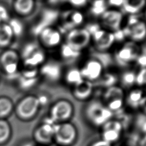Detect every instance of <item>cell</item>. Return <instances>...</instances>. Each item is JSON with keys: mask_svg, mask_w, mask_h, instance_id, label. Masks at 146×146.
Instances as JSON below:
<instances>
[{"mask_svg": "<svg viewBox=\"0 0 146 146\" xmlns=\"http://www.w3.org/2000/svg\"><path fill=\"white\" fill-rule=\"evenodd\" d=\"M21 63L19 51L8 48L0 53V70L7 78L17 79Z\"/></svg>", "mask_w": 146, "mask_h": 146, "instance_id": "277c9868", "label": "cell"}, {"mask_svg": "<svg viewBox=\"0 0 146 146\" xmlns=\"http://www.w3.org/2000/svg\"><path fill=\"white\" fill-rule=\"evenodd\" d=\"M91 41L97 50L105 51L112 46L115 39L113 32L100 27L91 34Z\"/></svg>", "mask_w": 146, "mask_h": 146, "instance_id": "5bb4252c", "label": "cell"}, {"mask_svg": "<svg viewBox=\"0 0 146 146\" xmlns=\"http://www.w3.org/2000/svg\"><path fill=\"white\" fill-rule=\"evenodd\" d=\"M84 111L87 121L95 127H102L113 116V113L102 102L97 100L88 103Z\"/></svg>", "mask_w": 146, "mask_h": 146, "instance_id": "7a4b0ae2", "label": "cell"}, {"mask_svg": "<svg viewBox=\"0 0 146 146\" xmlns=\"http://www.w3.org/2000/svg\"><path fill=\"white\" fill-rule=\"evenodd\" d=\"M21 146H35V145L33 143L29 141V142H26L23 143V144H22Z\"/></svg>", "mask_w": 146, "mask_h": 146, "instance_id": "7bdbcfd3", "label": "cell"}, {"mask_svg": "<svg viewBox=\"0 0 146 146\" xmlns=\"http://www.w3.org/2000/svg\"><path fill=\"white\" fill-rule=\"evenodd\" d=\"M7 23L11 27L15 38L22 35L25 27L23 23L19 19L11 18Z\"/></svg>", "mask_w": 146, "mask_h": 146, "instance_id": "4dcf8cb0", "label": "cell"}, {"mask_svg": "<svg viewBox=\"0 0 146 146\" xmlns=\"http://www.w3.org/2000/svg\"><path fill=\"white\" fill-rule=\"evenodd\" d=\"M11 127L6 119H0V145L3 144L10 138Z\"/></svg>", "mask_w": 146, "mask_h": 146, "instance_id": "f1b7e54d", "label": "cell"}, {"mask_svg": "<svg viewBox=\"0 0 146 146\" xmlns=\"http://www.w3.org/2000/svg\"><path fill=\"white\" fill-rule=\"evenodd\" d=\"M136 72L133 70L125 71L122 73L120 78L121 87L131 88L136 84Z\"/></svg>", "mask_w": 146, "mask_h": 146, "instance_id": "83f0119b", "label": "cell"}, {"mask_svg": "<svg viewBox=\"0 0 146 146\" xmlns=\"http://www.w3.org/2000/svg\"><path fill=\"white\" fill-rule=\"evenodd\" d=\"M84 21V15L82 12L77 9L71 10L65 12L61 22V27L67 32L79 27Z\"/></svg>", "mask_w": 146, "mask_h": 146, "instance_id": "e0dca14e", "label": "cell"}, {"mask_svg": "<svg viewBox=\"0 0 146 146\" xmlns=\"http://www.w3.org/2000/svg\"><path fill=\"white\" fill-rule=\"evenodd\" d=\"M99 18L103 29L113 33L121 29L123 14L117 9H107Z\"/></svg>", "mask_w": 146, "mask_h": 146, "instance_id": "8fae6325", "label": "cell"}, {"mask_svg": "<svg viewBox=\"0 0 146 146\" xmlns=\"http://www.w3.org/2000/svg\"><path fill=\"white\" fill-rule=\"evenodd\" d=\"M136 62L141 68L146 67V54H140L136 59Z\"/></svg>", "mask_w": 146, "mask_h": 146, "instance_id": "8d00e7d4", "label": "cell"}, {"mask_svg": "<svg viewBox=\"0 0 146 146\" xmlns=\"http://www.w3.org/2000/svg\"><path fill=\"white\" fill-rule=\"evenodd\" d=\"M118 80L119 79L115 74L111 72H103L95 83L98 86L106 89L117 85L116 83Z\"/></svg>", "mask_w": 146, "mask_h": 146, "instance_id": "d4e9b609", "label": "cell"}, {"mask_svg": "<svg viewBox=\"0 0 146 146\" xmlns=\"http://www.w3.org/2000/svg\"><path fill=\"white\" fill-rule=\"evenodd\" d=\"M14 39L15 36L10 25L7 23L0 24V49L3 50L10 48Z\"/></svg>", "mask_w": 146, "mask_h": 146, "instance_id": "ffe728a7", "label": "cell"}, {"mask_svg": "<svg viewBox=\"0 0 146 146\" xmlns=\"http://www.w3.org/2000/svg\"><path fill=\"white\" fill-rule=\"evenodd\" d=\"M67 3L75 9H80L86 6L88 3V1L85 0H71L67 1Z\"/></svg>", "mask_w": 146, "mask_h": 146, "instance_id": "e575fe53", "label": "cell"}, {"mask_svg": "<svg viewBox=\"0 0 146 146\" xmlns=\"http://www.w3.org/2000/svg\"><path fill=\"white\" fill-rule=\"evenodd\" d=\"M83 79L95 82L103 74L102 63L96 59H89L80 68Z\"/></svg>", "mask_w": 146, "mask_h": 146, "instance_id": "9a60e30c", "label": "cell"}, {"mask_svg": "<svg viewBox=\"0 0 146 146\" xmlns=\"http://www.w3.org/2000/svg\"><path fill=\"white\" fill-rule=\"evenodd\" d=\"M139 108L145 114H146V95H144L142 98L139 104Z\"/></svg>", "mask_w": 146, "mask_h": 146, "instance_id": "ab89813d", "label": "cell"}, {"mask_svg": "<svg viewBox=\"0 0 146 146\" xmlns=\"http://www.w3.org/2000/svg\"><path fill=\"white\" fill-rule=\"evenodd\" d=\"M74 108L68 100L61 99L55 101L50 107L48 117L54 123L69 121L74 115Z\"/></svg>", "mask_w": 146, "mask_h": 146, "instance_id": "52a82bcc", "label": "cell"}, {"mask_svg": "<svg viewBox=\"0 0 146 146\" xmlns=\"http://www.w3.org/2000/svg\"><path fill=\"white\" fill-rule=\"evenodd\" d=\"M121 29L129 41L138 44L146 38V22L135 16L130 15Z\"/></svg>", "mask_w": 146, "mask_h": 146, "instance_id": "8992f818", "label": "cell"}, {"mask_svg": "<svg viewBox=\"0 0 146 146\" xmlns=\"http://www.w3.org/2000/svg\"><path fill=\"white\" fill-rule=\"evenodd\" d=\"M38 38L40 46L49 49L60 46L63 40L61 31L52 26L43 29L38 33Z\"/></svg>", "mask_w": 146, "mask_h": 146, "instance_id": "30bf717a", "label": "cell"}, {"mask_svg": "<svg viewBox=\"0 0 146 146\" xmlns=\"http://www.w3.org/2000/svg\"><path fill=\"white\" fill-rule=\"evenodd\" d=\"M121 146H128V145H121Z\"/></svg>", "mask_w": 146, "mask_h": 146, "instance_id": "f6af8a7d", "label": "cell"}, {"mask_svg": "<svg viewBox=\"0 0 146 146\" xmlns=\"http://www.w3.org/2000/svg\"><path fill=\"white\" fill-rule=\"evenodd\" d=\"M40 108L37 95L28 94L21 98L14 105V113L19 120L27 121L36 116Z\"/></svg>", "mask_w": 146, "mask_h": 146, "instance_id": "3957f363", "label": "cell"}, {"mask_svg": "<svg viewBox=\"0 0 146 146\" xmlns=\"http://www.w3.org/2000/svg\"><path fill=\"white\" fill-rule=\"evenodd\" d=\"M64 79L68 84L72 85V86H75L83 79L80 68L78 67L69 68L64 73Z\"/></svg>", "mask_w": 146, "mask_h": 146, "instance_id": "484cf974", "label": "cell"}, {"mask_svg": "<svg viewBox=\"0 0 146 146\" xmlns=\"http://www.w3.org/2000/svg\"><path fill=\"white\" fill-rule=\"evenodd\" d=\"M76 126L70 121L54 124V141L59 146H72L78 139Z\"/></svg>", "mask_w": 146, "mask_h": 146, "instance_id": "5b68a950", "label": "cell"}, {"mask_svg": "<svg viewBox=\"0 0 146 146\" xmlns=\"http://www.w3.org/2000/svg\"><path fill=\"white\" fill-rule=\"evenodd\" d=\"M91 42V35L86 28L79 27L67 32L65 42L75 51L81 52Z\"/></svg>", "mask_w": 146, "mask_h": 146, "instance_id": "ba28073f", "label": "cell"}, {"mask_svg": "<svg viewBox=\"0 0 146 146\" xmlns=\"http://www.w3.org/2000/svg\"><path fill=\"white\" fill-rule=\"evenodd\" d=\"M124 99H118L107 102L106 103V106L113 113L114 112H117L121 111L124 106Z\"/></svg>", "mask_w": 146, "mask_h": 146, "instance_id": "1f68e13d", "label": "cell"}, {"mask_svg": "<svg viewBox=\"0 0 146 146\" xmlns=\"http://www.w3.org/2000/svg\"><path fill=\"white\" fill-rule=\"evenodd\" d=\"M139 125L140 127L141 131L143 132L144 135L146 134V119L141 121Z\"/></svg>", "mask_w": 146, "mask_h": 146, "instance_id": "60d3db41", "label": "cell"}, {"mask_svg": "<svg viewBox=\"0 0 146 146\" xmlns=\"http://www.w3.org/2000/svg\"><path fill=\"white\" fill-rule=\"evenodd\" d=\"M136 84L140 87L146 86V67L141 68V69L136 72Z\"/></svg>", "mask_w": 146, "mask_h": 146, "instance_id": "836d02e7", "label": "cell"}, {"mask_svg": "<svg viewBox=\"0 0 146 146\" xmlns=\"http://www.w3.org/2000/svg\"><path fill=\"white\" fill-rule=\"evenodd\" d=\"M14 105L13 100L6 96H0V119H6L14 113Z\"/></svg>", "mask_w": 146, "mask_h": 146, "instance_id": "cb8c5ba5", "label": "cell"}, {"mask_svg": "<svg viewBox=\"0 0 146 146\" xmlns=\"http://www.w3.org/2000/svg\"><path fill=\"white\" fill-rule=\"evenodd\" d=\"M144 96V92L141 89L139 88H132L125 96V102L131 108H139L140 103Z\"/></svg>", "mask_w": 146, "mask_h": 146, "instance_id": "44dd1931", "label": "cell"}, {"mask_svg": "<svg viewBox=\"0 0 146 146\" xmlns=\"http://www.w3.org/2000/svg\"><path fill=\"white\" fill-rule=\"evenodd\" d=\"M138 146H146V134L141 137L138 142Z\"/></svg>", "mask_w": 146, "mask_h": 146, "instance_id": "b9f144b4", "label": "cell"}, {"mask_svg": "<svg viewBox=\"0 0 146 146\" xmlns=\"http://www.w3.org/2000/svg\"><path fill=\"white\" fill-rule=\"evenodd\" d=\"M107 9V2L103 0L92 1L90 5V12L95 17H100Z\"/></svg>", "mask_w": 146, "mask_h": 146, "instance_id": "f546056e", "label": "cell"}, {"mask_svg": "<svg viewBox=\"0 0 146 146\" xmlns=\"http://www.w3.org/2000/svg\"><path fill=\"white\" fill-rule=\"evenodd\" d=\"M72 87V94L75 99L79 101H84L90 99L94 88V83L84 79Z\"/></svg>", "mask_w": 146, "mask_h": 146, "instance_id": "ac0fdd59", "label": "cell"}, {"mask_svg": "<svg viewBox=\"0 0 146 146\" xmlns=\"http://www.w3.org/2000/svg\"><path fill=\"white\" fill-rule=\"evenodd\" d=\"M59 52L62 58L66 60H75L81 54V52L75 51L66 43L61 44Z\"/></svg>", "mask_w": 146, "mask_h": 146, "instance_id": "4316f807", "label": "cell"}, {"mask_svg": "<svg viewBox=\"0 0 146 146\" xmlns=\"http://www.w3.org/2000/svg\"><path fill=\"white\" fill-rule=\"evenodd\" d=\"M102 139L112 145L121 137L123 125L119 120L112 118L102 127Z\"/></svg>", "mask_w": 146, "mask_h": 146, "instance_id": "4fadbf2b", "label": "cell"}, {"mask_svg": "<svg viewBox=\"0 0 146 146\" xmlns=\"http://www.w3.org/2000/svg\"><path fill=\"white\" fill-rule=\"evenodd\" d=\"M145 7L146 1L144 0H124L121 7L125 13L130 15H134Z\"/></svg>", "mask_w": 146, "mask_h": 146, "instance_id": "7402d4cb", "label": "cell"}, {"mask_svg": "<svg viewBox=\"0 0 146 146\" xmlns=\"http://www.w3.org/2000/svg\"><path fill=\"white\" fill-rule=\"evenodd\" d=\"M54 123L48 117L34 129L33 135L35 141L43 146L54 141Z\"/></svg>", "mask_w": 146, "mask_h": 146, "instance_id": "7c38bea8", "label": "cell"}, {"mask_svg": "<svg viewBox=\"0 0 146 146\" xmlns=\"http://www.w3.org/2000/svg\"><path fill=\"white\" fill-rule=\"evenodd\" d=\"M19 53L25 68H39L46 60L44 50L39 44L34 42L23 45Z\"/></svg>", "mask_w": 146, "mask_h": 146, "instance_id": "6da1fadb", "label": "cell"}, {"mask_svg": "<svg viewBox=\"0 0 146 146\" xmlns=\"http://www.w3.org/2000/svg\"><path fill=\"white\" fill-rule=\"evenodd\" d=\"M140 48L137 43L128 40L117 50L115 58L119 65L127 66L136 61L140 54Z\"/></svg>", "mask_w": 146, "mask_h": 146, "instance_id": "9c48e42d", "label": "cell"}, {"mask_svg": "<svg viewBox=\"0 0 146 146\" xmlns=\"http://www.w3.org/2000/svg\"><path fill=\"white\" fill-rule=\"evenodd\" d=\"M11 18L10 10L7 6L3 3H0V24L6 23Z\"/></svg>", "mask_w": 146, "mask_h": 146, "instance_id": "d6a6232c", "label": "cell"}, {"mask_svg": "<svg viewBox=\"0 0 146 146\" xmlns=\"http://www.w3.org/2000/svg\"><path fill=\"white\" fill-rule=\"evenodd\" d=\"M125 92L124 89L117 85H115L105 89L102 98L104 102H107L118 99H124L125 98Z\"/></svg>", "mask_w": 146, "mask_h": 146, "instance_id": "603a6c76", "label": "cell"}, {"mask_svg": "<svg viewBox=\"0 0 146 146\" xmlns=\"http://www.w3.org/2000/svg\"><path fill=\"white\" fill-rule=\"evenodd\" d=\"M88 146H112V145L101 139L92 142Z\"/></svg>", "mask_w": 146, "mask_h": 146, "instance_id": "74e56055", "label": "cell"}, {"mask_svg": "<svg viewBox=\"0 0 146 146\" xmlns=\"http://www.w3.org/2000/svg\"><path fill=\"white\" fill-rule=\"evenodd\" d=\"M145 19H146V9H145Z\"/></svg>", "mask_w": 146, "mask_h": 146, "instance_id": "ee69618b", "label": "cell"}, {"mask_svg": "<svg viewBox=\"0 0 146 146\" xmlns=\"http://www.w3.org/2000/svg\"><path fill=\"white\" fill-rule=\"evenodd\" d=\"M36 3L32 0H16L12 3V10L19 17L30 15L35 10Z\"/></svg>", "mask_w": 146, "mask_h": 146, "instance_id": "d6986e66", "label": "cell"}, {"mask_svg": "<svg viewBox=\"0 0 146 146\" xmlns=\"http://www.w3.org/2000/svg\"><path fill=\"white\" fill-rule=\"evenodd\" d=\"M114 34V36H115V41L116 40H123L124 38H125V35L124 34V33L122 30V29H120L117 31H116L115 32L113 33Z\"/></svg>", "mask_w": 146, "mask_h": 146, "instance_id": "f35d334b", "label": "cell"}, {"mask_svg": "<svg viewBox=\"0 0 146 146\" xmlns=\"http://www.w3.org/2000/svg\"><path fill=\"white\" fill-rule=\"evenodd\" d=\"M40 77L45 80L55 82L60 79L62 75L61 65L55 60H46L45 62L38 68Z\"/></svg>", "mask_w": 146, "mask_h": 146, "instance_id": "2e32d148", "label": "cell"}, {"mask_svg": "<svg viewBox=\"0 0 146 146\" xmlns=\"http://www.w3.org/2000/svg\"><path fill=\"white\" fill-rule=\"evenodd\" d=\"M124 0H110L106 1L107 5L111 6L112 8L117 9V7H122Z\"/></svg>", "mask_w": 146, "mask_h": 146, "instance_id": "d590c367", "label": "cell"}]
</instances>
